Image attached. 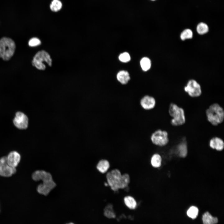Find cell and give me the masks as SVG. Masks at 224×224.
Returning a JSON list of instances; mask_svg holds the SVG:
<instances>
[{"label":"cell","mask_w":224,"mask_h":224,"mask_svg":"<svg viewBox=\"0 0 224 224\" xmlns=\"http://www.w3.org/2000/svg\"><path fill=\"white\" fill-rule=\"evenodd\" d=\"M106 177L108 185L114 191L120 189L126 188L130 181L129 175L125 173L122 175L118 169H114L107 172Z\"/></svg>","instance_id":"obj_1"},{"label":"cell","mask_w":224,"mask_h":224,"mask_svg":"<svg viewBox=\"0 0 224 224\" xmlns=\"http://www.w3.org/2000/svg\"><path fill=\"white\" fill-rule=\"evenodd\" d=\"M196 30L198 34L200 35H203L208 32L209 28L206 24L204 22H201L197 25Z\"/></svg>","instance_id":"obj_19"},{"label":"cell","mask_w":224,"mask_h":224,"mask_svg":"<svg viewBox=\"0 0 224 224\" xmlns=\"http://www.w3.org/2000/svg\"><path fill=\"white\" fill-rule=\"evenodd\" d=\"M62 4L59 0H53L50 5V8L53 12H57L61 8Z\"/></svg>","instance_id":"obj_24"},{"label":"cell","mask_w":224,"mask_h":224,"mask_svg":"<svg viewBox=\"0 0 224 224\" xmlns=\"http://www.w3.org/2000/svg\"><path fill=\"white\" fill-rule=\"evenodd\" d=\"M67 224H74L72 223H70Z\"/></svg>","instance_id":"obj_28"},{"label":"cell","mask_w":224,"mask_h":224,"mask_svg":"<svg viewBox=\"0 0 224 224\" xmlns=\"http://www.w3.org/2000/svg\"><path fill=\"white\" fill-rule=\"evenodd\" d=\"M16 172L15 168L10 166L8 164L6 156L0 158V176L4 177H9Z\"/></svg>","instance_id":"obj_9"},{"label":"cell","mask_w":224,"mask_h":224,"mask_svg":"<svg viewBox=\"0 0 224 224\" xmlns=\"http://www.w3.org/2000/svg\"><path fill=\"white\" fill-rule=\"evenodd\" d=\"M44 62H46L50 66L52 65V60L49 54L44 50L38 52L34 56L32 61V65L37 69L44 70L46 68Z\"/></svg>","instance_id":"obj_6"},{"label":"cell","mask_w":224,"mask_h":224,"mask_svg":"<svg viewBox=\"0 0 224 224\" xmlns=\"http://www.w3.org/2000/svg\"><path fill=\"white\" fill-rule=\"evenodd\" d=\"M151 139L155 145L159 146H165L169 142L168 133L166 131L158 129L152 133Z\"/></svg>","instance_id":"obj_7"},{"label":"cell","mask_w":224,"mask_h":224,"mask_svg":"<svg viewBox=\"0 0 224 224\" xmlns=\"http://www.w3.org/2000/svg\"><path fill=\"white\" fill-rule=\"evenodd\" d=\"M184 90L189 96L193 97H199L202 94V90L200 84L193 79L189 81L184 86Z\"/></svg>","instance_id":"obj_8"},{"label":"cell","mask_w":224,"mask_h":224,"mask_svg":"<svg viewBox=\"0 0 224 224\" xmlns=\"http://www.w3.org/2000/svg\"><path fill=\"white\" fill-rule=\"evenodd\" d=\"M178 149L179 152L180 156L181 157H185L187 153V144L185 142L183 141L178 146Z\"/></svg>","instance_id":"obj_20"},{"label":"cell","mask_w":224,"mask_h":224,"mask_svg":"<svg viewBox=\"0 0 224 224\" xmlns=\"http://www.w3.org/2000/svg\"><path fill=\"white\" fill-rule=\"evenodd\" d=\"M156 103L155 98L149 95L145 96L140 100L141 106L146 110H150L153 109L155 106Z\"/></svg>","instance_id":"obj_11"},{"label":"cell","mask_w":224,"mask_h":224,"mask_svg":"<svg viewBox=\"0 0 224 224\" xmlns=\"http://www.w3.org/2000/svg\"><path fill=\"white\" fill-rule=\"evenodd\" d=\"M41 42L38 38L34 37L30 39L29 42L28 44L30 46L35 47L40 44Z\"/></svg>","instance_id":"obj_27"},{"label":"cell","mask_w":224,"mask_h":224,"mask_svg":"<svg viewBox=\"0 0 224 224\" xmlns=\"http://www.w3.org/2000/svg\"><path fill=\"white\" fill-rule=\"evenodd\" d=\"M152 0V1H154L156 0Z\"/></svg>","instance_id":"obj_29"},{"label":"cell","mask_w":224,"mask_h":224,"mask_svg":"<svg viewBox=\"0 0 224 224\" xmlns=\"http://www.w3.org/2000/svg\"><path fill=\"white\" fill-rule=\"evenodd\" d=\"M110 167V164L107 160L102 159L99 161L97 165V169L100 172H106Z\"/></svg>","instance_id":"obj_16"},{"label":"cell","mask_w":224,"mask_h":224,"mask_svg":"<svg viewBox=\"0 0 224 224\" xmlns=\"http://www.w3.org/2000/svg\"><path fill=\"white\" fill-rule=\"evenodd\" d=\"M104 214L105 217L108 218L115 217V214L113 210L112 205L109 204L105 207L104 210Z\"/></svg>","instance_id":"obj_22"},{"label":"cell","mask_w":224,"mask_h":224,"mask_svg":"<svg viewBox=\"0 0 224 224\" xmlns=\"http://www.w3.org/2000/svg\"><path fill=\"white\" fill-rule=\"evenodd\" d=\"M6 157L8 165L10 166L15 168L18 165L21 158L20 154L16 151L10 152Z\"/></svg>","instance_id":"obj_12"},{"label":"cell","mask_w":224,"mask_h":224,"mask_svg":"<svg viewBox=\"0 0 224 224\" xmlns=\"http://www.w3.org/2000/svg\"><path fill=\"white\" fill-rule=\"evenodd\" d=\"M198 209L196 207H190L187 211V214L188 217L194 219L197 217L198 213Z\"/></svg>","instance_id":"obj_21"},{"label":"cell","mask_w":224,"mask_h":224,"mask_svg":"<svg viewBox=\"0 0 224 224\" xmlns=\"http://www.w3.org/2000/svg\"><path fill=\"white\" fill-rule=\"evenodd\" d=\"M207 120L212 125L217 126L222 123L224 119L223 108L217 103L211 105L206 111Z\"/></svg>","instance_id":"obj_3"},{"label":"cell","mask_w":224,"mask_h":224,"mask_svg":"<svg viewBox=\"0 0 224 224\" xmlns=\"http://www.w3.org/2000/svg\"><path fill=\"white\" fill-rule=\"evenodd\" d=\"M32 179L35 181L42 180V184L37 187V191L40 194L47 195L55 186L51 175L43 170H36L32 175Z\"/></svg>","instance_id":"obj_2"},{"label":"cell","mask_w":224,"mask_h":224,"mask_svg":"<svg viewBox=\"0 0 224 224\" xmlns=\"http://www.w3.org/2000/svg\"><path fill=\"white\" fill-rule=\"evenodd\" d=\"M193 36V32L189 29L184 30L181 33L180 38L181 40H185L186 39H191Z\"/></svg>","instance_id":"obj_25"},{"label":"cell","mask_w":224,"mask_h":224,"mask_svg":"<svg viewBox=\"0 0 224 224\" xmlns=\"http://www.w3.org/2000/svg\"><path fill=\"white\" fill-rule=\"evenodd\" d=\"M162 159L158 154H155L152 156L151 163L152 166L155 168L160 167L161 164Z\"/></svg>","instance_id":"obj_18"},{"label":"cell","mask_w":224,"mask_h":224,"mask_svg":"<svg viewBox=\"0 0 224 224\" xmlns=\"http://www.w3.org/2000/svg\"><path fill=\"white\" fill-rule=\"evenodd\" d=\"M28 119L27 116L23 113L17 112L13 119V122L14 125L18 128L25 129L27 128Z\"/></svg>","instance_id":"obj_10"},{"label":"cell","mask_w":224,"mask_h":224,"mask_svg":"<svg viewBox=\"0 0 224 224\" xmlns=\"http://www.w3.org/2000/svg\"><path fill=\"white\" fill-rule=\"evenodd\" d=\"M119 60L122 62H127L130 61V57L128 53L124 52L119 55Z\"/></svg>","instance_id":"obj_26"},{"label":"cell","mask_w":224,"mask_h":224,"mask_svg":"<svg viewBox=\"0 0 224 224\" xmlns=\"http://www.w3.org/2000/svg\"><path fill=\"white\" fill-rule=\"evenodd\" d=\"M202 220L203 224H216L218 222L217 217L212 216L208 212L203 215Z\"/></svg>","instance_id":"obj_14"},{"label":"cell","mask_w":224,"mask_h":224,"mask_svg":"<svg viewBox=\"0 0 224 224\" xmlns=\"http://www.w3.org/2000/svg\"><path fill=\"white\" fill-rule=\"evenodd\" d=\"M140 65L143 70L147 71L151 67V61L148 58H143L141 60Z\"/></svg>","instance_id":"obj_23"},{"label":"cell","mask_w":224,"mask_h":224,"mask_svg":"<svg viewBox=\"0 0 224 224\" xmlns=\"http://www.w3.org/2000/svg\"><path fill=\"white\" fill-rule=\"evenodd\" d=\"M124 204L126 206L131 209H134L137 206V203L135 199L132 196H128L124 198Z\"/></svg>","instance_id":"obj_17"},{"label":"cell","mask_w":224,"mask_h":224,"mask_svg":"<svg viewBox=\"0 0 224 224\" xmlns=\"http://www.w3.org/2000/svg\"><path fill=\"white\" fill-rule=\"evenodd\" d=\"M170 115L172 117L170 121L171 124L174 126H178L184 124L186 120L184 111L181 107L175 103H171L169 109Z\"/></svg>","instance_id":"obj_5"},{"label":"cell","mask_w":224,"mask_h":224,"mask_svg":"<svg viewBox=\"0 0 224 224\" xmlns=\"http://www.w3.org/2000/svg\"><path fill=\"white\" fill-rule=\"evenodd\" d=\"M117 78L121 84L124 85L127 84L130 80V77L129 73L127 71H121L118 73Z\"/></svg>","instance_id":"obj_15"},{"label":"cell","mask_w":224,"mask_h":224,"mask_svg":"<svg viewBox=\"0 0 224 224\" xmlns=\"http://www.w3.org/2000/svg\"><path fill=\"white\" fill-rule=\"evenodd\" d=\"M209 146L213 149L217 151H221L224 147V142L221 138L215 137L212 138L210 141Z\"/></svg>","instance_id":"obj_13"},{"label":"cell","mask_w":224,"mask_h":224,"mask_svg":"<svg viewBox=\"0 0 224 224\" xmlns=\"http://www.w3.org/2000/svg\"><path fill=\"white\" fill-rule=\"evenodd\" d=\"M16 45L12 39L6 37L0 40V58L3 60L7 61L13 55Z\"/></svg>","instance_id":"obj_4"}]
</instances>
